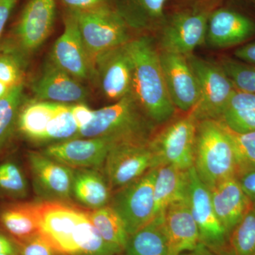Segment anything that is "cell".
I'll list each match as a JSON object with an SVG mask.
<instances>
[{"instance_id": "1", "label": "cell", "mask_w": 255, "mask_h": 255, "mask_svg": "<svg viewBox=\"0 0 255 255\" xmlns=\"http://www.w3.org/2000/svg\"><path fill=\"white\" fill-rule=\"evenodd\" d=\"M132 67V95L155 126L170 122L176 107L166 86L159 53L147 37L125 44Z\"/></svg>"}, {"instance_id": "35", "label": "cell", "mask_w": 255, "mask_h": 255, "mask_svg": "<svg viewBox=\"0 0 255 255\" xmlns=\"http://www.w3.org/2000/svg\"><path fill=\"white\" fill-rule=\"evenodd\" d=\"M21 60L14 53L0 55V82L12 87L22 83Z\"/></svg>"}, {"instance_id": "10", "label": "cell", "mask_w": 255, "mask_h": 255, "mask_svg": "<svg viewBox=\"0 0 255 255\" xmlns=\"http://www.w3.org/2000/svg\"><path fill=\"white\" fill-rule=\"evenodd\" d=\"M157 167L148 142H127L114 145L107 155L103 172L112 191L136 180Z\"/></svg>"}, {"instance_id": "9", "label": "cell", "mask_w": 255, "mask_h": 255, "mask_svg": "<svg viewBox=\"0 0 255 255\" xmlns=\"http://www.w3.org/2000/svg\"><path fill=\"white\" fill-rule=\"evenodd\" d=\"M85 209L70 203L40 201L41 234L62 255H75Z\"/></svg>"}, {"instance_id": "30", "label": "cell", "mask_w": 255, "mask_h": 255, "mask_svg": "<svg viewBox=\"0 0 255 255\" xmlns=\"http://www.w3.org/2000/svg\"><path fill=\"white\" fill-rule=\"evenodd\" d=\"M78 132L79 128L72 115L70 105L60 104L55 115L48 124L40 143H55L74 139Z\"/></svg>"}, {"instance_id": "32", "label": "cell", "mask_w": 255, "mask_h": 255, "mask_svg": "<svg viewBox=\"0 0 255 255\" xmlns=\"http://www.w3.org/2000/svg\"><path fill=\"white\" fill-rule=\"evenodd\" d=\"M232 255H255V207L233 229L230 236Z\"/></svg>"}, {"instance_id": "6", "label": "cell", "mask_w": 255, "mask_h": 255, "mask_svg": "<svg viewBox=\"0 0 255 255\" xmlns=\"http://www.w3.org/2000/svg\"><path fill=\"white\" fill-rule=\"evenodd\" d=\"M167 123L162 130L155 132L149 141L157 167L171 165L189 170L194 166L198 122L189 113Z\"/></svg>"}, {"instance_id": "23", "label": "cell", "mask_w": 255, "mask_h": 255, "mask_svg": "<svg viewBox=\"0 0 255 255\" xmlns=\"http://www.w3.org/2000/svg\"><path fill=\"white\" fill-rule=\"evenodd\" d=\"M102 169H73L72 199L89 210L109 205L113 191Z\"/></svg>"}, {"instance_id": "8", "label": "cell", "mask_w": 255, "mask_h": 255, "mask_svg": "<svg viewBox=\"0 0 255 255\" xmlns=\"http://www.w3.org/2000/svg\"><path fill=\"white\" fill-rule=\"evenodd\" d=\"M188 200L200 243L217 255H232L229 235L215 213L209 189L201 182L194 167L189 169Z\"/></svg>"}, {"instance_id": "31", "label": "cell", "mask_w": 255, "mask_h": 255, "mask_svg": "<svg viewBox=\"0 0 255 255\" xmlns=\"http://www.w3.org/2000/svg\"><path fill=\"white\" fill-rule=\"evenodd\" d=\"M28 194L27 180L19 165L11 160L0 163V195L23 199Z\"/></svg>"}, {"instance_id": "46", "label": "cell", "mask_w": 255, "mask_h": 255, "mask_svg": "<svg viewBox=\"0 0 255 255\" xmlns=\"http://www.w3.org/2000/svg\"><path fill=\"white\" fill-rule=\"evenodd\" d=\"M11 87L8 86L6 84L0 82V101L2 100L6 95L9 93Z\"/></svg>"}, {"instance_id": "39", "label": "cell", "mask_w": 255, "mask_h": 255, "mask_svg": "<svg viewBox=\"0 0 255 255\" xmlns=\"http://www.w3.org/2000/svg\"><path fill=\"white\" fill-rule=\"evenodd\" d=\"M236 177L242 189L255 207V169L239 174Z\"/></svg>"}, {"instance_id": "19", "label": "cell", "mask_w": 255, "mask_h": 255, "mask_svg": "<svg viewBox=\"0 0 255 255\" xmlns=\"http://www.w3.org/2000/svg\"><path fill=\"white\" fill-rule=\"evenodd\" d=\"M255 34V21L235 10L222 8L209 15L206 39L214 48L239 44Z\"/></svg>"}, {"instance_id": "16", "label": "cell", "mask_w": 255, "mask_h": 255, "mask_svg": "<svg viewBox=\"0 0 255 255\" xmlns=\"http://www.w3.org/2000/svg\"><path fill=\"white\" fill-rule=\"evenodd\" d=\"M51 60L76 79L88 78L93 73L78 23L73 14L67 17L63 33L55 41Z\"/></svg>"}, {"instance_id": "15", "label": "cell", "mask_w": 255, "mask_h": 255, "mask_svg": "<svg viewBox=\"0 0 255 255\" xmlns=\"http://www.w3.org/2000/svg\"><path fill=\"white\" fill-rule=\"evenodd\" d=\"M55 17V0H30L14 28L18 48L24 53L38 49L49 36Z\"/></svg>"}, {"instance_id": "18", "label": "cell", "mask_w": 255, "mask_h": 255, "mask_svg": "<svg viewBox=\"0 0 255 255\" xmlns=\"http://www.w3.org/2000/svg\"><path fill=\"white\" fill-rule=\"evenodd\" d=\"M37 100L54 103H82L87 92L76 78L64 71L53 61L46 64L41 76L32 85Z\"/></svg>"}, {"instance_id": "42", "label": "cell", "mask_w": 255, "mask_h": 255, "mask_svg": "<svg viewBox=\"0 0 255 255\" xmlns=\"http://www.w3.org/2000/svg\"><path fill=\"white\" fill-rule=\"evenodd\" d=\"M235 55L245 63L255 65V42L238 48L235 52Z\"/></svg>"}, {"instance_id": "27", "label": "cell", "mask_w": 255, "mask_h": 255, "mask_svg": "<svg viewBox=\"0 0 255 255\" xmlns=\"http://www.w3.org/2000/svg\"><path fill=\"white\" fill-rule=\"evenodd\" d=\"M88 216L103 239L119 253H123L129 235L117 213L107 205L100 209H88Z\"/></svg>"}, {"instance_id": "26", "label": "cell", "mask_w": 255, "mask_h": 255, "mask_svg": "<svg viewBox=\"0 0 255 255\" xmlns=\"http://www.w3.org/2000/svg\"><path fill=\"white\" fill-rule=\"evenodd\" d=\"M59 105L45 101L22 105L18 113L16 128L28 140L40 143Z\"/></svg>"}, {"instance_id": "17", "label": "cell", "mask_w": 255, "mask_h": 255, "mask_svg": "<svg viewBox=\"0 0 255 255\" xmlns=\"http://www.w3.org/2000/svg\"><path fill=\"white\" fill-rule=\"evenodd\" d=\"M95 71L107 98L118 101L131 94L132 63L125 44L101 55L96 61Z\"/></svg>"}, {"instance_id": "43", "label": "cell", "mask_w": 255, "mask_h": 255, "mask_svg": "<svg viewBox=\"0 0 255 255\" xmlns=\"http://www.w3.org/2000/svg\"><path fill=\"white\" fill-rule=\"evenodd\" d=\"M64 4L73 10H86L97 7L102 0H62Z\"/></svg>"}, {"instance_id": "44", "label": "cell", "mask_w": 255, "mask_h": 255, "mask_svg": "<svg viewBox=\"0 0 255 255\" xmlns=\"http://www.w3.org/2000/svg\"><path fill=\"white\" fill-rule=\"evenodd\" d=\"M17 245L11 238L0 232V255H17Z\"/></svg>"}, {"instance_id": "11", "label": "cell", "mask_w": 255, "mask_h": 255, "mask_svg": "<svg viewBox=\"0 0 255 255\" xmlns=\"http://www.w3.org/2000/svg\"><path fill=\"white\" fill-rule=\"evenodd\" d=\"M27 160L33 189L41 201H71L73 169L37 151H29Z\"/></svg>"}, {"instance_id": "22", "label": "cell", "mask_w": 255, "mask_h": 255, "mask_svg": "<svg viewBox=\"0 0 255 255\" xmlns=\"http://www.w3.org/2000/svg\"><path fill=\"white\" fill-rule=\"evenodd\" d=\"M0 224L16 244L41 234L40 201H18L0 209Z\"/></svg>"}, {"instance_id": "45", "label": "cell", "mask_w": 255, "mask_h": 255, "mask_svg": "<svg viewBox=\"0 0 255 255\" xmlns=\"http://www.w3.org/2000/svg\"><path fill=\"white\" fill-rule=\"evenodd\" d=\"M181 255H217L215 254L214 252L210 251L209 248H206L204 245L199 243L195 249L191 251L186 252Z\"/></svg>"}, {"instance_id": "24", "label": "cell", "mask_w": 255, "mask_h": 255, "mask_svg": "<svg viewBox=\"0 0 255 255\" xmlns=\"http://www.w3.org/2000/svg\"><path fill=\"white\" fill-rule=\"evenodd\" d=\"M189 169L183 170L171 165L157 167L154 184L155 217L163 214L171 204L187 199Z\"/></svg>"}, {"instance_id": "47", "label": "cell", "mask_w": 255, "mask_h": 255, "mask_svg": "<svg viewBox=\"0 0 255 255\" xmlns=\"http://www.w3.org/2000/svg\"><path fill=\"white\" fill-rule=\"evenodd\" d=\"M117 255H124V253H120V254H118Z\"/></svg>"}, {"instance_id": "33", "label": "cell", "mask_w": 255, "mask_h": 255, "mask_svg": "<svg viewBox=\"0 0 255 255\" xmlns=\"http://www.w3.org/2000/svg\"><path fill=\"white\" fill-rule=\"evenodd\" d=\"M221 67L236 90L255 93V65L230 58L221 60Z\"/></svg>"}, {"instance_id": "38", "label": "cell", "mask_w": 255, "mask_h": 255, "mask_svg": "<svg viewBox=\"0 0 255 255\" xmlns=\"http://www.w3.org/2000/svg\"><path fill=\"white\" fill-rule=\"evenodd\" d=\"M70 110L79 130L87 127L94 118L95 111L92 110L88 106L84 103L70 105Z\"/></svg>"}, {"instance_id": "28", "label": "cell", "mask_w": 255, "mask_h": 255, "mask_svg": "<svg viewBox=\"0 0 255 255\" xmlns=\"http://www.w3.org/2000/svg\"><path fill=\"white\" fill-rule=\"evenodd\" d=\"M23 98V83L11 87L9 93L0 101V152L9 141L16 128Z\"/></svg>"}, {"instance_id": "37", "label": "cell", "mask_w": 255, "mask_h": 255, "mask_svg": "<svg viewBox=\"0 0 255 255\" xmlns=\"http://www.w3.org/2000/svg\"><path fill=\"white\" fill-rule=\"evenodd\" d=\"M227 110H255V93L236 90L228 102Z\"/></svg>"}, {"instance_id": "3", "label": "cell", "mask_w": 255, "mask_h": 255, "mask_svg": "<svg viewBox=\"0 0 255 255\" xmlns=\"http://www.w3.org/2000/svg\"><path fill=\"white\" fill-rule=\"evenodd\" d=\"M193 167L209 190L225 179L237 177L232 145L219 120L198 122Z\"/></svg>"}, {"instance_id": "36", "label": "cell", "mask_w": 255, "mask_h": 255, "mask_svg": "<svg viewBox=\"0 0 255 255\" xmlns=\"http://www.w3.org/2000/svg\"><path fill=\"white\" fill-rule=\"evenodd\" d=\"M16 245V255H62L41 234Z\"/></svg>"}, {"instance_id": "48", "label": "cell", "mask_w": 255, "mask_h": 255, "mask_svg": "<svg viewBox=\"0 0 255 255\" xmlns=\"http://www.w3.org/2000/svg\"><path fill=\"white\" fill-rule=\"evenodd\" d=\"M5 255V254H3V255Z\"/></svg>"}, {"instance_id": "34", "label": "cell", "mask_w": 255, "mask_h": 255, "mask_svg": "<svg viewBox=\"0 0 255 255\" xmlns=\"http://www.w3.org/2000/svg\"><path fill=\"white\" fill-rule=\"evenodd\" d=\"M219 121L236 132L255 131V110H227Z\"/></svg>"}, {"instance_id": "49", "label": "cell", "mask_w": 255, "mask_h": 255, "mask_svg": "<svg viewBox=\"0 0 255 255\" xmlns=\"http://www.w3.org/2000/svg\"></svg>"}, {"instance_id": "29", "label": "cell", "mask_w": 255, "mask_h": 255, "mask_svg": "<svg viewBox=\"0 0 255 255\" xmlns=\"http://www.w3.org/2000/svg\"><path fill=\"white\" fill-rule=\"evenodd\" d=\"M221 122L232 145L239 175L255 169V131L238 132Z\"/></svg>"}, {"instance_id": "12", "label": "cell", "mask_w": 255, "mask_h": 255, "mask_svg": "<svg viewBox=\"0 0 255 255\" xmlns=\"http://www.w3.org/2000/svg\"><path fill=\"white\" fill-rule=\"evenodd\" d=\"M209 15L197 10L176 13L161 33L162 50L187 57L193 54L206 39Z\"/></svg>"}, {"instance_id": "7", "label": "cell", "mask_w": 255, "mask_h": 255, "mask_svg": "<svg viewBox=\"0 0 255 255\" xmlns=\"http://www.w3.org/2000/svg\"><path fill=\"white\" fill-rule=\"evenodd\" d=\"M157 167L113 191L109 205L120 216L128 234H133L155 218L154 184Z\"/></svg>"}, {"instance_id": "5", "label": "cell", "mask_w": 255, "mask_h": 255, "mask_svg": "<svg viewBox=\"0 0 255 255\" xmlns=\"http://www.w3.org/2000/svg\"><path fill=\"white\" fill-rule=\"evenodd\" d=\"M198 84L200 97L190 114L197 122L219 120L236 88L221 65L191 54L187 57Z\"/></svg>"}, {"instance_id": "14", "label": "cell", "mask_w": 255, "mask_h": 255, "mask_svg": "<svg viewBox=\"0 0 255 255\" xmlns=\"http://www.w3.org/2000/svg\"><path fill=\"white\" fill-rule=\"evenodd\" d=\"M159 59L166 86L174 107L183 112L190 113L199 102L200 92L187 56L162 50Z\"/></svg>"}, {"instance_id": "20", "label": "cell", "mask_w": 255, "mask_h": 255, "mask_svg": "<svg viewBox=\"0 0 255 255\" xmlns=\"http://www.w3.org/2000/svg\"><path fill=\"white\" fill-rule=\"evenodd\" d=\"M209 191L215 213L231 236L233 229L253 208V204L236 177L225 179Z\"/></svg>"}, {"instance_id": "21", "label": "cell", "mask_w": 255, "mask_h": 255, "mask_svg": "<svg viewBox=\"0 0 255 255\" xmlns=\"http://www.w3.org/2000/svg\"><path fill=\"white\" fill-rule=\"evenodd\" d=\"M162 215L168 239L169 255H181L195 249L200 241L188 198L171 204Z\"/></svg>"}, {"instance_id": "2", "label": "cell", "mask_w": 255, "mask_h": 255, "mask_svg": "<svg viewBox=\"0 0 255 255\" xmlns=\"http://www.w3.org/2000/svg\"><path fill=\"white\" fill-rule=\"evenodd\" d=\"M155 128L131 93L95 111L91 123L79 130L75 138L107 137L117 144L148 142Z\"/></svg>"}, {"instance_id": "4", "label": "cell", "mask_w": 255, "mask_h": 255, "mask_svg": "<svg viewBox=\"0 0 255 255\" xmlns=\"http://www.w3.org/2000/svg\"><path fill=\"white\" fill-rule=\"evenodd\" d=\"M72 14L78 23L93 73L101 55L130 41L122 18L107 8L73 10Z\"/></svg>"}, {"instance_id": "40", "label": "cell", "mask_w": 255, "mask_h": 255, "mask_svg": "<svg viewBox=\"0 0 255 255\" xmlns=\"http://www.w3.org/2000/svg\"><path fill=\"white\" fill-rule=\"evenodd\" d=\"M142 6L152 17L161 18L163 16L164 5L167 0H140Z\"/></svg>"}, {"instance_id": "13", "label": "cell", "mask_w": 255, "mask_h": 255, "mask_svg": "<svg viewBox=\"0 0 255 255\" xmlns=\"http://www.w3.org/2000/svg\"><path fill=\"white\" fill-rule=\"evenodd\" d=\"M116 145L107 137L75 138L49 144L41 152L72 169H103L109 152Z\"/></svg>"}, {"instance_id": "25", "label": "cell", "mask_w": 255, "mask_h": 255, "mask_svg": "<svg viewBox=\"0 0 255 255\" xmlns=\"http://www.w3.org/2000/svg\"><path fill=\"white\" fill-rule=\"evenodd\" d=\"M125 255H169V244L163 215L156 216L150 223L128 238Z\"/></svg>"}, {"instance_id": "41", "label": "cell", "mask_w": 255, "mask_h": 255, "mask_svg": "<svg viewBox=\"0 0 255 255\" xmlns=\"http://www.w3.org/2000/svg\"><path fill=\"white\" fill-rule=\"evenodd\" d=\"M17 0H0V41L11 11Z\"/></svg>"}]
</instances>
